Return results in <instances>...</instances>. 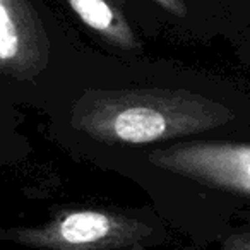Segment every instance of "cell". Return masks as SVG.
<instances>
[{"label":"cell","instance_id":"obj_1","mask_svg":"<svg viewBox=\"0 0 250 250\" xmlns=\"http://www.w3.org/2000/svg\"><path fill=\"white\" fill-rule=\"evenodd\" d=\"M226 104L187 89H98L74 103L70 124L104 144H149L208 132L235 120Z\"/></svg>","mask_w":250,"mask_h":250},{"label":"cell","instance_id":"obj_2","mask_svg":"<svg viewBox=\"0 0 250 250\" xmlns=\"http://www.w3.org/2000/svg\"><path fill=\"white\" fill-rule=\"evenodd\" d=\"M153 236L141 219L100 209H67L45 225L0 229V240L38 250H144Z\"/></svg>","mask_w":250,"mask_h":250},{"label":"cell","instance_id":"obj_3","mask_svg":"<svg viewBox=\"0 0 250 250\" xmlns=\"http://www.w3.org/2000/svg\"><path fill=\"white\" fill-rule=\"evenodd\" d=\"M149 161L197 184L250 197V143H182L151 153Z\"/></svg>","mask_w":250,"mask_h":250},{"label":"cell","instance_id":"obj_4","mask_svg":"<svg viewBox=\"0 0 250 250\" xmlns=\"http://www.w3.org/2000/svg\"><path fill=\"white\" fill-rule=\"evenodd\" d=\"M45 26L29 0H0V72L33 79L48 63Z\"/></svg>","mask_w":250,"mask_h":250},{"label":"cell","instance_id":"obj_5","mask_svg":"<svg viewBox=\"0 0 250 250\" xmlns=\"http://www.w3.org/2000/svg\"><path fill=\"white\" fill-rule=\"evenodd\" d=\"M74 14L91 31L122 50H137L141 43L125 12L115 0H65Z\"/></svg>","mask_w":250,"mask_h":250},{"label":"cell","instance_id":"obj_6","mask_svg":"<svg viewBox=\"0 0 250 250\" xmlns=\"http://www.w3.org/2000/svg\"><path fill=\"white\" fill-rule=\"evenodd\" d=\"M156 5H160L163 11L170 12L171 16H177V18H184L187 16V5H185V0H151Z\"/></svg>","mask_w":250,"mask_h":250}]
</instances>
